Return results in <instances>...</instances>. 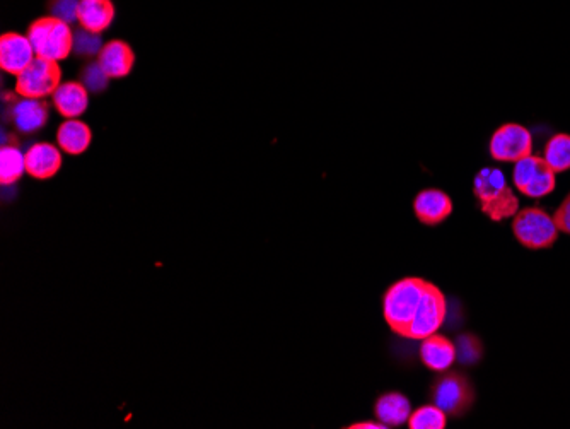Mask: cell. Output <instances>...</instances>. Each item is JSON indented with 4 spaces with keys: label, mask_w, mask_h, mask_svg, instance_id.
<instances>
[{
    "label": "cell",
    "mask_w": 570,
    "mask_h": 429,
    "mask_svg": "<svg viewBox=\"0 0 570 429\" xmlns=\"http://www.w3.org/2000/svg\"><path fill=\"white\" fill-rule=\"evenodd\" d=\"M490 156L499 163H516L533 154V137L521 124H504L495 130L489 144Z\"/></svg>",
    "instance_id": "obj_9"
},
{
    "label": "cell",
    "mask_w": 570,
    "mask_h": 429,
    "mask_svg": "<svg viewBox=\"0 0 570 429\" xmlns=\"http://www.w3.org/2000/svg\"><path fill=\"white\" fill-rule=\"evenodd\" d=\"M26 36L35 48L36 57L60 62L74 52V31L70 24L50 14L33 21Z\"/></svg>",
    "instance_id": "obj_4"
},
{
    "label": "cell",
    "mask_w": 570,
    "mask_h": 429,
    "mask_svg": "<svg viewBox=\"0 0 570 429\" xmlns=\"http://www.w3.org/2000/svg\"><path fill=\"white\" fill-rule=\"evenodd\" d=\"M420 359L429 370L446 371L456 361V346L448 337L441 334H432L420 341Z\"/></svg>",
    "instance_id": "obj_15"
},
{
    "label": "cell",
    "mask_w": 570,
    "mask_h": 429,
    "mask_svg": "<svg viewBox=\"0 0 570 429\" xmlns=\"http://www.w3.org/2000/svg\"><path fill=\"white\" fill-rule=\"evenodd\" d=\"M557 173L550 168L545 159L535 154L519 159L514 163L512 182L521 194L530 199H541L552 194L557 187Z\"/></svg>",
    "instance_id": "obj_6"
},
{
    "label": "cell",
    "mask_w": 570,
    "mask_h": 429,
    "mask_svg": "<svg viewBox=\"0 0 570 429\" xmlns=\"http://www.w3.org/2000/svg\"><path fill=\"white\" fill-rule=\"evenodd\" d=\"M473 194L485 216L494 223L514 218L519 211L518 195L507 185L506 175L497 168H482L473 178Z\"/></svg>",
    "instance_id": "obj_1"
},
{
    "label": "cell",
    "mask_w": 570,
    "mask_h": 429,
    "mask_svg": "<svg viewBox=\"0 0 570 429\" xmlns=\"http://www.w3.org/2000/svg\"><path fill=\"white\" fill-rule=\"evenodd\" d=\"M407 424L410 429H444L448 424V416L436 404H427L413 411Z\"/></svg>",
    "instance_id": "obj_23"
},
{
    "label": "cell",
    "mask_w": 570,
    "mask_h": 429,
    "mask_svg": "<svg viewBox=\"0 0 570 429\" xmlns=\"http://www.w3.org/2000/svg\"><path fill=\"white\" fill-rule=\"evenodd\" d=\"M475 388L466 375L460 371H441V375L429 388V399L448 418H463L475 404Z\"/></svg>",
    "instance_id": "obj_3"
},
{
    "label": "cell",
    "mask_w": 570,
    "mask_h": 429,
    "mask_svg": "<svg viewBox=\"0 0 570 429\" xmlns=\"http://www.w3.org/2000/svg\"><path fill=\"white\" fill-rule=\"evenodd\" d=\"M108 81H110V77L106 76L98 62L86 65V69L82 72L81 83L93 93H99V91L108 88Z\"/></svg>",
    "instance_id": "obj_25"
},
{
    "label": "cell",
    "mask_w": 570,
    "mask_h": 429,
    "mask_svg": "<svg viewBox=\"0 0 570 429\" xmlns=\"http://www.w3.org/2000/svg\"><path fill=\"white\" fill-rule=\"evenodd\" d=\"M26 173V153L19 147L4 146L0 151V182L14 185Z\"/></svg>",
    "instance_id": "obj_20"
},
{
    "label": "cell",
    "mask_w": 570,
    "mask_h": 429,
    "mask_svg": "<svg viewBox=\"0 0 570 429\" xmlns=\"http://www.w3.org/2000/svg\"><path fill=\"white\" fill-rule=\"evenodd\" d=\"M62 84L59 62L36 57L26 71L16 77V93L21 98L45 100L50 98Z\"/></svg>",
    "instance_id": "obj_7"
},
{
    "label": "cell",
    "mask_w": 570,
    "mask_h": 429,
    "mask_svg": "<svg viewBox=\"0 0 570 429\" xmlns=\"http://www.w3.org/2000/svg\"><path fill=\"white\" fill-rule=\"evenodd\" d=\"M425 284L427 281L422 277H405L398 283L391 284L384 294V320L395 334L402 335L405 339H407L408 329L412 325L415 313L419 310Z\"/></svg>",
    "instance_id": "obj_2"
},
{
    "label": "cell",
    "mask_w": 570,
    "mask_h": 429,
    "mask_svg": "<svg viewBox=\"0 0 570 429\" xmlns=\"http://www.w3.org/2000/svg\"><path fill=\"white\" fill-rule=\"evenodd\" d=\"M350 429H386L388 426L386 424L381 423V421H366V423H355L350 424Z\"/></svg>",
    "instance_id": "obj_28"
},
{
    "label": "cell",
    "mask_w": 570,
    "mask_h": 429,
    "mask_svg": "<svg viewBox=\"0 0 570 429\" xmlns=\"http://www.w3.org/2000/svg\"><path fill=\"white\" fill-rule=\"evenodd\" d=\"M374 414L381 423L386 424L388 428H396L407 423L410 414H412V406L410 400L400 392H390L384 394L376 400L374 404Z\"/></svg>",
    "instance_id": "obj_19"
},
{
    "label": "cell",
    "mask_w": 570,
    "mask_h": 429,
    "mask_svg": "<svg viewBox=\"0 0 570 429\" xmlns=\"http://www.w3.org/2000/svg\"><path fill=\"white\" fill-rule=\"evenodd\" d=\"M553 221L562 233L570 235V194L565 197L559 209L553 214Z\"/></svg>",
    "instance_id": "obj_27"
},
{
    "label": "cell",
    "mask_w": 570,
    "mask_h": 429,
    "mask_svg": "<svg viewBox=\"0 0 570 429\" xmlns=\"http://www.w3.org/2000/svg\"><path fill=\"white\" fill-rule=\"evenodd\" d=\"M57 142H59L62 153L79 156V154L86 153L88 147L91 146L93 132L89 129V125L81 122L79 118H69L60 125Z\"/></svg>",
    "instance_id": "obj_18"
},
{
    "label": "cell",
    "mask_w": 570,
    "mask_h": 429,
    "mask_svg": "<svg viewBox=\"0 0 570 429\" xmlns=\"http://www.w3.org/2000/svg\"><path fill=\"white\" fill-rule=\"evenodd\" d=\"M512 233L523 247L543 250L559 240V228L552 216L540 207H526L512 218Z\"/></svg>",
    "instance_id": "obj_5"
},
{
    "label": "cell",
    "mask_w": 570,
    "mask_h": 429,
    "mask_svg": "<svg viewBox=\"0 0 570 429\" xmlns=\"http://www.w3.org/2000/svg\"><path fill=\"white\" fill-rule=\"evenodd\" d=\"M50 16L62 19L65 23L72 24L77 21L79 12V0H50L48 2Z\"/></svg>",
    "instance_id": "obj_26"
},
{
    "label": "cell",
    "mask_w": 570,
    "mask_h": 429,
    "mask_svg": "<svg viewBox=\"0 0 570 429\" xmlns=\"http://www.w3.org/2000/svg\"><path fill=\"white\" fill-rule=\"evenodd\" d=\"M413 212L420 223L437 226L444 223L453 212V200L439 189L422 190L413 200Z\"/></svg>",
    "instance_id": "obj_11"
},
{
    "label": "cell",
    "mask_w": 570,
    "mask_h": 429,
    "mask_svg": "<svg viewBox=\"0 0 570 429\" xmlns=\"http://www.w3.org/2000/svg\"><path fill=\"white\" fill-rule=\"evenodd\" d=\"M448 315L446 294L434 283L425 284L424 296L420 300L419 310L415 313L412 325L408 329L407 339L422 341L441 329Z\"/></svg>",
    "instance_id": "obj_8"
},
{
    "label": "cell",
    "mask_w": 570,
    "mask_h": 429,
    "mask_svg": "<svg viewBox=\"0 0 570 429\" xmlns=\"http://www.w3.org/2000/svg\"><path fill=\"white\" fill-rule=\"evenodd\" d=\"M117 11L111 0H79L77 23L84 30L101 35L115 21Z\"/></svg>",
    "instance_id": "obj_17"
},
{
    "label": "cell",
    "mask_w": 570,
    "mask_h": 429,
    "mask_svg": "<svg viewBox=\"0 0 570 429\" xmlns=\"http://www.w3.org/2000/svg\"><path fill=\"white\" fill-rule=\"evenodd\" d=\"M456 361L463 366L478 365L483 358L482 339L472 332H463L454 341Z\"/></svg>",
    "instance_id": "obj_22"
},
{
    "label": "cell",
    "mask_w": 570,
    "mask_h": 429,
    "mask_svg": "<svg viewBox=\"0 0 570 429\" xmlns=\"http://www.w3.org/2000/svg\"><path fill=\"white\" fill-rule=\"evenodd\" d=\"M62 149L48 142H36L26 151V173L36 180H50L62 168Z\"/></svg>",
    "instance_id": "obj_12"
},
{
    "label": "cell",
    "mask_w": 570,
    "mask_h": 429,
    "mask_svg": "<svg viewBox=\"0 0 570 429\" xmlns=\"http://www.w3.org/2000/svg\"><path fill=\"white\" fill-rule=\"evenodd\" d=\"M543 159L547 161L555 173H564L570 170V136L569 134H557L553 136L545 146Z\"/></svg>",
    "instance_id": "obj_21"
},
{
    "label": "cell",
    "mask_w": 570,
    "mask_h": 429,
    "mask_svg": "<svg viewBox=\"0 0 570 429\" xmlns=\"http://www.w3.org/2000/svg\"><path fill=\"white\" fill-rule=\"evenodd\" d=\"M98 64L110 79L127 77L135 65V53L127 42L111 40L105 43L98 55Z\"/></svg>",
    "instance_id": "obj_13"
},
{
    "label": "cell",
    "mask_w": 570,
    "mask_h": 429,
    "mask_svg": "<svg viewBox=\"0 0 570 429\" xmlns=\"http://www.w3.org/2000/svg\"><path fill=\"white\" fill-rule=\"evenodd\" d=\"M36 59V52L28 36L9 31L0 36V69L18 77Z\"/></svg>",
    "instance_id": "obj_10"
},
{
    "label": "cell",
    "mask_w": 570,
    "mask_h": 429,
    "mask_svg": "<svg viewBox=\"0 0 570 429\" xmlns=\"http://www.w3.org/2000/svg\"><path fill=\"white\" fill-rule=\"evenodd\" d=\"M105 43L101 42V35L91 31L81 30L74 33V52L81 57H98Z\"/></svg>",
    "instance_id": "obj_24"
},
{
    "label": "cell",
    "mask_w": 570,
    "mask_h": 429,
    "mask_svg": "<svg viewBox=\"0 0 570 429\" xmlns=\"http://www.w3.org/2000/svg\"><path fill=\"white\" fill-rule=\"evenodd\" d=\"M11 122L21 134H35L48 122V105L43 100L19 98L12 103Z\"/></svg>",
    "instance_id": "obj_14"
},
{
    "label": "cell",
    "mask_w": 570,
    "mask_h": 429,
    "mask_svg": "<svg viewBox=\"0 0 570 429\" xmlns=\"http://www.w3.org/2000/svg\"><path fill=\"white\" fill-rule=\"evenodd\" d=\"M53 106L65 118H79L88 110L89 89L81 81H67L53 93Z\"/></svg>",
    "instance_id": "obj_16"
}]
</instances>
